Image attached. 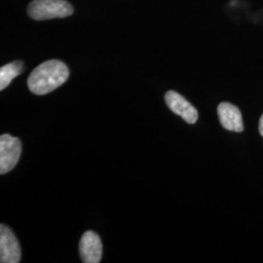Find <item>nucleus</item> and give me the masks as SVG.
Instances as JSON below:
<instances>
[{"label": "nucleus", "mask_w": 263, "mask_h": 263, "mask_svg": "<svg viewBox=\"0 0 263 263\" xmlns=\"http://www.w3.org/2000/svg\"><path fill=\"white\" fill-rule=\"evenodd\" d=\"M68 76L69 70L65 63L50 60L35 67L29 74L28 89L38 96L49 94L66 82Z\"/></svg>", "instance_id": "f257e3e1"}, {"label": "nucleus", "mask_w": 263, "mask_h": 263, "mask_svg": "<svg viewBox=\"0 0 263 263\" xmlns=\"http://www.w3.org/2000/svg\"><path fill=\"white\" fill-rule=\"evenodd\" d=\"M72 13V5L66 0H33L28 6V16L35 21L66 18Z\"/></svg>", "instance_id": "f03ea898"}, {"label": "nucleus", "mask_w": 263, "mask_h": 263, "mask_svg": "<svg viewBox=\"0 0 263 263\" xmlns=\"http://www.w3.org/2000/svg\"><path fill=\"white\" fill-rule=\"evenodd\" d=\"M22 153L21 141L9 134L0 137V174H7L19 162Z\"/></svg>", "instance_id": "7ed1b4c3"}, {"label": "nucleus", "mask_w": 263, "mask_h": 263, "mask_svg": "<svg viewBox=\"0 0 263 263\" xmlns=\"http://www.w3.org/2000/svg\"><path fill=\"white\" fill-rule=\"evenodd\" d=\"M21 261L19 242L9 227L0 226V262L18 263Z\"/></svg>", "instance_id": "20e7f679"}, {"label": "nucleus", "mask_w": 263, "mask_h": 263, "mask_svg": "<svg viewBox=\"0 0 263 263\" xmlns=\"http://www.w3.org/2000/svg\"><path fill=\"white\" fill-rule=\"evenodd\" d=\"M165 101L170 109L180 116L188 124H194L198 119L197 109L181 95L169 91L165 95Z\"/></svg>", "instance_id": "39448f33"}, {"label": "nucleus", "mask_w": 263, "mask_h": 263, "mask_svg": "<svg viewBox=\"0 0 263 263\" xmlns=\"http://www.w3.org/2000/svg\"><path fill=\"white\" fill-rule=\"evenodd\" d=\"M79 251L83 262H100L103 255V244L101 238L93 231L85 232L80 240Z\"/></svg>", "instance_id": "423d86ee"}, {"label": "nucleus", "mask_w": 263, "mask_h": 263, "mask_svg": "<svg viewBox=\"0 0 263 263\" xmlns=\"http://www.w3.org/2000/svg\"><path fill=\"white\" fill-rule=\"evenodd\" d=\"M217 114L221 126L226 130L236 133H241L244 130L242 114L235 105L221 103L217 106Z\"/></svg>", "instance_id": "0eeeda50"}, {"label": "nucleus", "mask_w": 263, "mask_h": 263, "mask_svg": "<svg viewBox=\"0 0 263 263\" xmlns=\"http://www.w3.org/2000/svg\"><path fill=\"white\" fill-rule=\"evenodd\" d=\"M24 70V64L21 61H16L7 64L0 68V90H4L9 86L14 78L20 76Z\"/></svg>", "instance_id": "6e6552de"}, {"label": "nucleus", "mask_w": 263, "mask_h": 263, "mask_svg": "<svg viewBox=\"0 0 263 263\" xmlns=\"http://www.w3.org/2000/svg\"><path fill=\"white\" fill-rule=\"evenodd\" d=\"M258 129H259V133H260V135H261V137L263 138V114L261 115V117H260V120H259V127H258Z\"/></svg>", "instance_id": "1a4fd4ad"}]
</instances>
